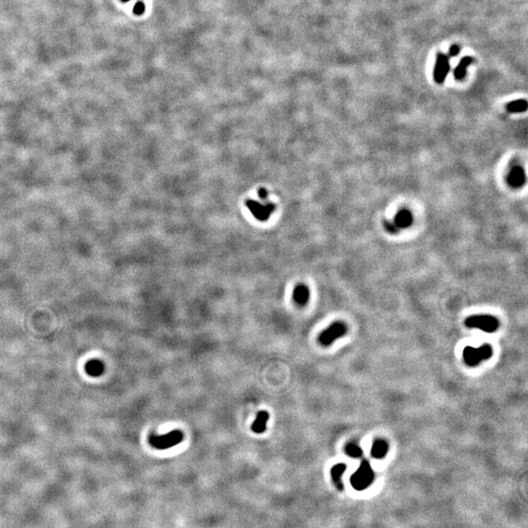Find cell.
Masks as SVG:
<instances>
[{"label": "cell", "mask_w": 528, "mask_h": 528, "mask_svg": "<svg viewBox=\"0 0 528 528\" xmlns=\"http://www.w3.org/2000/svg\"><path fill=\"white\" fill-rule=\"evenodd\" d=\"M183 433L181 431L174 430L164 436H151L149 438V443L158 450H166L178 445L183 441Z\"/></svg>", "instance_id": "obj_1"}, {"label": "cell", "mask_w": 528, "mask_h": 528, "mask_svg": "<svg viewBox=\"0 0 528 528\" xmlns=\"http://www.w3.org/2000/svg\"><path fill=\"white\" fill-rule=\"evenodd\" d=\"M465 325L468 328H475L486 333H493L499 328V320L491 315H474L466 319Z\"/></svg>", "instance_id": "obj_2"}, {"label": "cell", "mask_w": 528, "mask_h": 528, "mask_svg": "<svg viewBox=\"0 0 528 528\" xmlns=\"http://www.w3.org/2000/svg\"><path fill=\"white\" fill-rule=\"evenodd\" d=\"M493 350L489 345H484L478 348L467 346L463 352L465 363L471 367L477 366L480 362L491 358Z\"/></svg>", "instance_id": "obj_3"}, {"label": "cell", "mask_w": 528, "mask_h": 528, "mask_svg": "<svg viewBox=\"0 0 528 528\" xmlns=\"http://www.w3.org/2000/svg\"><path fill=\"white\" fill-rule=\"evenodd\" d=\"M374 480V472L369 462L363 461L358 470L351 476V484L357 490L367 488Z\"/></svg>", "instance_id": "obj_4"}, {"label": "cell", "mask_w": 528, "mask_h": 528, "mask_svg": "<svg viewBox=\"0 0 528 528\" xmlns=\"http://www.w3.org/2000/svg\"><path fill=\"white\" fill-rule=\"evenodd\" d=\"M262 201H257L254 200H248L246 205L250 209L251 214L259 221H266L274 213L275 204L267 200H261Z\"/></svg>", "instance_id": "obj_5"}, {"label": "cell", "mask_w": 528, "mask_h": 528, "mask_svg": "<svg viewBox=\"0 0 528 528\" xmlns=\"http://www.w3.org/2000/svg\"><path fill=\"white\" fill-rule=\"evenodd\" d=\"M347 332L346 326L342 322H336L328 327L319 336V343L324 346H329L338 339L344 337Z\"/></svg>", "instance_id": "obj_6"}, {"label": "cell", "mask_w": 528, "mask_h": 528, "mask_svg": "<svg viewBox=\"0 0 528 528\" xmlns=\"http://www.w3.org/2000/svg\"><path fill=\"white\" fill-rule=\"evenodd\" d=\"M450 71V65H449V59L448 56L443 53H438L437 58V64L434 72V77L435 80L437 83L444 82L448 73Z\"/></svg>", "instance_id": "obj_7"}, {"label": "cell", "mask_w": 528, "mask_h": 528, "mask_svg": "<svg viewBox=\"0 0 528 528\" xmlns=\"http://www.w3.org/2000/svg\"><path fill=\"white\" fill-rule=\"evenodd\" d=\"M269 419V414L266 411H260L256 415V419L252 426V431L255 434H263L266 431L267 420Z\"/></svg>", "instance_id": "obj_8"}, {"label": "cell", "mask_w": 528, "mask_h": 528, "mask_svg": "<svg viewBox=\"0 0 528 528\" xmlns=\"http://www.w3.org/2000/svg\"><path fill=\"white\" fill-rule=\"evenodd\" d=\"M309 296H310V291L306 286L298 285L294 288L292 297H293L294 302L297 305L299 306L305 305L309 300Z\"/></svg>", "instance_id": "obj_9"}, {"label": "cell", "mask_w": 528, "mask_h": 528, "mask_svg": "<svg viewBox=\"0 0 528 528\" xmlns=\"http://www.w3.org/2000/svg\"><path fill=\"white\" fill-rule=\"evenodd\" d=\"M86 373L93 378H97L103 375L105 372V365L99 359H91L85 365Z\"/></svg>", "instance_id": "obj_10"}, {"label": "cell", "mask_w": 528, "mask_h": 528, "mask_svg": "<svg viewBox=\"0 0 528 528\" xmlns=\"http://www.w3.org/2000/svg\"><path fill=\"white\" fill-rule=\"evenodd\" d=\"M346 470V466L345 464H338L334 466L331 470V475L332 480L337 486L339 490L344 489V482H343V475Z\"/></svg>", "instance_id": "obj_11"}, {"label": "cell", "mask_w": 528, "mask_h": 528, "mask_svg": "<svg viewBox=\"0 0 528 528\" xmlns=\"http://www.w3.org/2000/svg\"><path fill=\"white\" fill-rule=\"evenodd\" d=\"M388 452V444L382 439H377L373 443L371 455L376 459H382Z\"/></svg>", "instance_id": "obj_12"}, {"label": "cell", "mask_w": 528, "mask_h": 528, "mask_svg": "<svg viewBox=\"0 0 528 528\" xmlns=\"http://www.w3.org/2000/svg\"><path fill=\"white\" fill-rule=\"evenodd\" d=\"M473 58L472 57H465L461 60L460 64L457 66V68L455 69L454 71V75H455V78L457 80H462L466 74H467V70L468 68L470 67V65L473 63Z\"/></svg>", "instance_id": "obj_13"}, {"label": "cell", "mask_w": 528, "mask_h": 528, "mask_svg": "<svg viewBox=\"0 0 528 528\" xmlns=\"http://www.w3.org/2000/svg\"><path fill=\"white\" fill-rule=\"evenodd\" d=\"M509 182L510 185L513 186H520L524 183V173L523 170L519 167L514 168L511 170L510 176H509Z\"/></svg>", "instance_id": "obj_14"}, {"label": "cell", "mask_w": 528, "mask_h": 528, "mask_svg": "<svg viewBox=\"0 0 528 528\" xmlns=\"http://www.w3.org/2000/svg\"><path fill=\"white\" fill-rule=\"evenodd\" d=\"M507 109L510 113L525 112L527 109V102L525 100H515L508 104Z\"/></svg>", "instance_id": "obj_15"}, {"label": "cell", "mask_w": 528, "mask_h": 528, "mask_svg": "<svg viewBox=\"0 0 528 528\" xmlns=\"http://www.w3.org/2000/svg\"><path fill=\"white\" fill-rule=\"evenodd\" d=\"M412 223V216L409 211L402 210L396 217V224L399 227H407Z\"/></svg>", "instance_id": "obj_16"}, {"label": "cell", "mask_w": 528, "mask_h": 528, "mask_svg": "<svg viewBox=\"0 0 528 528\" xmlns=\"http://www.w3.org/2000/svg\"><path fill=\"white\" fill-rule=\"evenodd\" d=\"M346 453L351 458H360L362 456V449L355 443H348L346 446Z\"/></svg>", "instance_id": "obj_17"}, {"label": "cell", "mask_w": 528, "mask_h": 528, "mask_svg": "<svg viewBox=\"0 0 528 528\" xmlns=\"http://www.w3.org/2000/svg\"><path fill=\"white\" fill-rule=\"evenodd\" d=\"M145 4L143 2H137L135 5H134V8H133V13L137 16H140L142 15L144 12H145Z\"/></svg>", "instance_id": "obj_18"}, {"label": "cell", "mask_w": 528, "mask_h": 528, "mask_svg": "<svg viewBox=\"0 0 528 528\" xmlns=\"http://www.w3.org/2000/svg\"><path fill=\"white\" fill-rule=\"evenodd\" d=\"M460 51H461V47L459 45H457V44H454L449 49V55L451 57H456V56H458Z\"/></svg>", "instance_id": "obj_19"}, {"label": "cell", "mask_w": 528, "mask_h": 528, "mask_svg": "<svg viewBox=\"0 0 528 528\" xmlns=\"http://www.w3.org/2000/svg\"><path fill=\"white\" fill-rule=\"evenodd\" d=\"M258 196L260 198V200H267V191L264 189V188H261L259 191H258Z\"/></svg>", "instance_id": "obj_20"}, {"label": "cell", "mask_w": 528, "mask_h": 528, "mask_svg": "<svg viewBox=\"0 0 528 528\" xmlns=\"http://www.w3.org/2000/svg\"><path fill=\"white\" fill-rule=\"evenodd\" d=\"M122 1L123 2H128V1H130V0H122Z\"/></svg>", "instance_id": "obj_21"}]
</instances>
